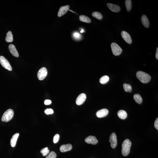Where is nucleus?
<instances>
[{"instance_id": "33", "label": "nucleus", "mask_w": 158, "mask_h": 158, "mask_svg": "<svg viewBox=\"0 0 158 158\" xmlns=\"http://www.w3.org/2000/svg\"><path fill=\"white\" fill-rule=\"evenodd\" d=\"M156 58L157 59H158V48H157L156 49Z\"/></svg>"}, {"instance_id": "32", "label": "nucleus", "mask_w": 158, "mask_h": 158, "mask_svg": "<svg viewBox=\"0 0 158 158\" xmlns=\"http://www.w3.org/2000/svg\"><path fill=\"white\" fill-rule=\"evenodd\" d=\"M154 127L157 130H158V118L156 119L154 123Z\"/></svg>"}, {"instance_id": "15", "label": "nucleus", "mask_w": 158, "mask_h": 158, "mask_svg": "<svg viewBox=\"0 0 158 158\" xmlns=\"http://www.w3.org/2000/svg\"><path fill=\"white\" fill-rule=\"evenodd\" d=\"M72 149V145L70 144H67L62 145L60 147L59 149L61 152H65L71 150Z\"/></svg>"}, {"instance_id": "2", "label": "nucleus", "mask_w": 158, "mask_h": 158, "mask_svg": "<svg viewBox=\"0 0 158 158\" xmlns=\"http://www.w3.org/2000/svg\"><path fill=\"white\" fill-rule=\"evenodd\" d=\"M132 143L129 139L124 140L122 144V153L124 156H128L130 154Z\"/></svg>"}, {"instance_id": "29", "label": "nucleus", "mask_w": 158, "mask_h": 158, "mask_svg": "<svg viewBox=\"0 0 158 158\" xmlns=\"http://www.w3.org/2000/svg\"><path fill=\"white\" fill-rule=\"evenodd\" d=\"M59 139V134H57L55 135L53 139V142L54 143H56L58 142Z\"/></svg>"}, {"instance_id": "5", "label": "nucleus", "mask_w": 158, "mask_h": 158, "mask_svg": "<svg viewBox=\"0 0 158 158\" xmlns=\"http://www.w3.org/2000/svg\"><path fill=\"white\" fill-rule=\"evenodd\" d=\"M0 63L4 68L9 71L12 70L10 64L5 58L3 56H0Z\"/></svg>"}, {"instance_id": "18", "label": "nucleus", "mask_w": 158, "mask_h": 158, "mask_svg": "<svg viewBox=\"0 0 158 158\" xmlns=\"http://www.w3.org/2000/svg\"><path fill=\"white\" fill-rule=\"evenodd\" d=\"M118 115L120 118L122 120L126 119L127 116V113L125 111L122 110H119L117 113Z\"/></svg>"}, {"instance_id": "26", "label": "nucleus", "mask_w": 158, "mask_h": 158, "mask_svg": "<svg viewBox=\"0 0 158 158\" xmlns=\"http://www.w3.org/2000/svg\"><path fill=\"white\" fill-rule=\"evenodd\" d=\"M41 153L43 156H45L49 154L50 150L47 147H46L42 149L41 151Z\"/></svg>"}, {"instance_id": "6", "label": "nucleus", "mask_w": 158, "mask_h": 158, "mask_svg": "<svg viewBox=\"0 0 158 158\" xmlns=\"http://www.w3.org/2000/svg\"><path fill=\"white\" fill-rule=\"evenodd\" d=\"M48 72L46 68L42 67L39 70L37 74V77L39 80H42L46 78Z\"/></svg>"}, {"instance_id": "20", "label": "nucleus", "mask_w": 158, "mask_h": 158, "mask_svg": "<svg viewBox=\"0 0 158 158\" xmlns=\"http://www.w3.org/2000/svg\"><path fill=\"white\" fill-rule=\"evenodd\" d=\"M134 99L136 102L139 104H141L142 102L143 99L141 95L138 94H135L133 96Z\"/></svg>"}, {"instance_id": "28", "label": "nucleus", "mask_w": 158, "mask_h": 158, "mask_svg": "<svg viewBox=\"0 0 158 158\" xmlns=\"http://www.w3.org/2000/svg\"><path fill=\"white\" fill-rule=\"evenodd\" d=\"M45 113L47 115L52 114L54 113V111L52 109L47 108L45 109L44 111Z\"/></svg>"}, {"instance_id": "4", "label": "nucleus", "mask_w": 158, "mask_h": 158, "mask_svg": "<svg viewBox=\"0 0 158 158\" xmlns=\"http://www.w3.org/2000/svg\"><path fill=\"white\" fill-rule=\"evenodd\" d=\"M113 54L115 56H118L121 54L122 49L119 45L115 43H113L111 45Z\"/></svg>"}, {"instance_id": "12", "label": "nucleus", "mask_w": 158, "mask_h": 158, "mask_svg": "<svg viewBox=\"0 0 158 158\" xmlns=\"http://www.w3.org/2000/svg\"><path fill=\"white\" fill-rule=\"evenodd\" d=\"M109 111L107 109H103L98 110L97 112L96 115L98 118L105 117L108 113Z\"/></svg>"}, {"instance_id": "25", "label": "nucleus", "mask_w": 158, "mask_h": 158, "mask_svg": "<svg viewBox=\"0 0 158 158\" xmlns=\"http://www.w3.org/2000/svg\"><path fill=\"white\" fill-rule=\"evenodd\" d=\"M109 77L105 75L102 77L100 79V82L102 84H104L107 83L109 81Z\"/></svg>"}, {"instance_id": "21", "label": "nucleus", "mask_w": 158, "mask_h": 158, "mask_svg": "<svg viewBox=\"0 0 158 158\" xmlns=\"http://www.w3.org/2000/svg\"><path fill=\"white\" fill-rule=\"evenodd\" d=\"M5 40L7 42H12L13 41V39L12 32L9 31L6 34Z\"/></svg>"}, {"instance_id": "8", "label": "nucleus", "mask_w": 158, "mask_h": 158, "mask_svg": "<svg viewBox=\"0 0 158 158\" xmlns=\"http://www.w3.org/2000/svg\"><path fill=\"white\" fill-rule=\"evenodd\" d=\"M122 38L127 43L129 44H131L132 40L131 36L126 31H122L121 33Z\"/></svg>"}, {"instance_id": "27", "label": "nucleus", "mask_w": 158, "mask_h": 158, "mask_svg": "<svg viewBox=\"0 0 158 158\" xmlns=\"http://www.w3.org/2000/svg\"><path fill=\"white\" fill-rule=\"evenodd\" d=\"M56 157H57V155L56 153L54 151H52L45 158H56Z\"/></svg>"}, {"instance_id": "9", "label": "nucleus", "mask_w": 158, "mask_h": 158, "mask_svg": "<svg viewBox=\"0 0 158 158\" xmlns=\"http://www.w3.org/2000/svg\"><path fill=\"white\" fill-rule=\"evenodd\" d=\"M86 96L85 93H82L79 95L77 98L76 104L78 105H80L83 104L86 99Z\"/></svg>"}, {"instance_id": "23", "label": "nucleus", "mask_w": 158, "mask_h": 158, "mask_svg": "<svg viewBox=\"0 0 158 158\" xmlns=\"http://www.w3.org/2000/svg\"><path fill=\"white\" fill-rule=\"evenodd\" d=\"M124 89L126 92H131L132 91V88L131 85L128 84L124 83L123 85Z\"/></svg>"}, {"instance_id": "3", "label": "nucleus", "mask_w": 158, "mask_h": 158, "mask_svg": "<svg viewBox=\"0 0 158 158\" xmlns=\"http://www.w3.org/2000/svg\"><path fill=\"white\" fill-rule=\"evenodd\" d=\"M14 114V111L12 109H8L3 114L1 120L3 122H9L12 118Z\"/></svg>"}, {"instance_id": "16", "label": "nucleus", "mask_w": 158, "mask_h": 158, "mask_svg": "<svg viewBox=\"0 0 158 158\" xmlns=\"http://www.w3.org/2000/svg\"><path fill=\"white\" fill-rule=\"evenodd\" d=\"M142 23L144 26L146 28H149V22L147 16L145 15H143L142 16L141 18Z\"/></svg>"}, {"instance_id": "14", "label": "nucleus", "mask_w": 158, "mask_h": 158, "mask_svg": "<svg viewBox=\"0 0 158 158\" xmlns=\"http://www.w3.org/2000/svg\"><path fill=\"white\" fill-rule=\"evenodd\" d=\"M9 49L12 55L16 57H18L19 54L16 49L14 45L11 44L9 46Z\"/></svg>"}, {"instance_id": "31", "label": "nucleus", "mask_w": 158, "mask_h": 158, "mask_svg": "<svg viewBox=\"0 0 158 158\" xmlns=\"http://www.w3.org/2000/svg\"><path fill=\"white\" fill-rule=\"evenodd\" d=\"M52 103V101L50 100H46L44 101V104L46 105H50Z\"/></svg>"}, {"instance_id": "11", "label": "nucleus", "mask_w": 158, "mask_h": 158, "mask_svg": "<svg viewBox=\"0 0 158 158\" xmlns=\"http://www.w3.org/2000/svg\"><path fill=\"white\" fill-rule=\"evenodd\" d=\"M69 8H70V6L68 5L61 6L59 8V12L58 13V17H60L66 13L69 10Z\"/></svg>"}, {"instance_id": "22", "label": "nucleus", "mask_w": 158, "mask_h": 158, "mask_svg": "<svg viewBox=\"0 0 158 158\" xmlns=\"http://www.w3.org/2000/svg\"><path fill=\"white\" fill-rule=\"evenodd\" d=\"M92 15L93 17L100 20L102 19L103 18L102 14L101 13L97 12H94L92 13Z\"/></svg>"}, {"instance_id": "17", "label": "nucleus", "mask_w": 158, "mask_h": 158, "mask_svg": "<svg viewBox=\"0 0 158 158\" xmlns=\"http://www.w3.org/2000/svg\"><path fill=\"white\" fill-rule=\"evenodd\" d=\"M19 134L17 133L13 135L10 141V144L11 146L14 147L16 145L18 138Z\"/></svg>"}, {"instance_id": "10", "label": "nucleus", "mask_w": 158, "mask_h": 158, "mask_svg": "<svg viewBox=\"0 0 158 158\" xmlns=\"http://www.w3.org/2000/svg\"><path fill=\"white\" fill-rule=\"evenodd\" d=\"M85 142L88 144H91L92 145H96L98 142V140L96 137L94 136H88L85 138Z\"/></svg>"}, {"instance_id": "1", "label": "nucleus", "mask_w": 158, "mask_h": 158, "mask_svg": "<svg viewBox=\"0 0 158 158\" xmlns=\"http://www.w3.org/2000/svg\"><path fill=\"white\" fill-rule=\"evenodd\" d=\"M136 76L140 81L144 83L149 82L151 79L150 76L149 74L141 71H139L137 72Z\"/></svg>"}, {"instance_id": "13", "label": "nucleus", "mask_w": 158, "mask_h": 158, "mask_svg": "<svg viewBox=\"0 0 158 158\" xmlns=\"http://www.w3.org/2000/svg\"><path fill=\"white\" fill-rule=\"evenodd\" d=\"M107 6L109 9L113 12H118L120 10V7L117 5L108 3Z\"/></svg>"}, {"instance_id": "7", "label": "nucleus", "mask_w": 158, "mask_h": 158, "mask_svg": "<svg viewBox=\"0 0 158 158\" xmlns=\"http://www.w3.org/2000/svg\"><path fill=\"white\" fill-rule=\"evenodd\" d=\"M109 142L111 143V146L113 149H114L117 146V137L116 133H112L109 137Z\"/></svg>"}, {"instance_id": "19", "label": "nucleus", "mask_w": 158, "mask_h": 158, "mask_svg": "<svg viewBox=\"0 0 158 158\" xmlns=\"http://www.w3.org/2000/svg\"><path fill=\"white\" fill-rule=\"evenodd\" d=\"M79 19L80 21L87 23H90L91 22V19L84 15H80L79 17Z\"/></svg>"}, {"instance_id": "24", "label": "nucleus", "mask_w": 158, "mask_h": 158, "mask_svg": "<svg viewBox=\"0 0 158 158\" xmlns=\"http://www.w3.org/2000/svg\"><path fill=\"white\" fill-rule=\"evenodd\" d=\"M125 5L127 11L130 12L132 8V0H126L125 1Z\"/></svg>"}, {"instance_id": "30", "label": "nucleus", "mask_w": 158, "mask_h": 158, "mask_svg": "<svg viewBox=\"0 0 158 158\" xmlns=\"http://www.w3.org/2000/svg\"><path fill=\"white\" fill-rule=\"evenodd\" d=\"M73 36L76 39H79L81 37V35L77 32L74 33L73 34Z\"/></svg>"}]
</instances>
